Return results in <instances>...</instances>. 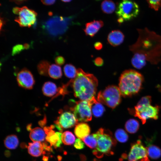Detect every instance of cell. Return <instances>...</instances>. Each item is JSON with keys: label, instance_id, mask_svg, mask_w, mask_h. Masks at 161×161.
I'll list each match as a JSON object with an SVG mask.
<instances>
[{"label": "cell", "instance_id": "obj_1", "mask_svg": "<svg viewBox=\"0 0 161 161\" xmlns=\"http://www.w3.org/2000/svg\"><path fill=\"white\" fill-rule=\"evenodd\" d=\"M137 30V40L129 47L133 54L131 60L132 66L140 69L147 62L157 64L161 60V36L147 28Z\"/></svg>", "mask_w": 161, "mask_h": 161}, {"label": "cell", "instance_id": "obj_2", "mask_svg": "<svg viewBox=\"0 0 161 161\" xmlns=\"http://www.w3.org/2000/svg\"><path fill=\"white\" fill-rule=\"evenodd\" d=\"M74 95L82 100L89 101L95 97L98 86V80L93 74L86 73L82 69L77 70L76 77L70 81Z\"/></svg>", "mask_w": 161, "mask_h": 161}, {"label": "cell", "instance_id": "obj_3", "mask_svg": "<svg viewBox=\"0 0 161 161\" xmlns=\"http://www.w3.org/2000/svg\"><path fill=\"white\" fill-rule=\"evenodd\" d=\"M144 80L138 72L129 69L124 71L119 78V88L124 97H131L138 94L142 89Z\"/></svg>", "mask_w": 161, "mask_h": 161}, {"label": "cell", "instance_id": "obj_4", "mask_svg": "<svg viewBox=\"0 0 161 161\" xmlns=\"http://www.w3.org/2000/svg\"><path fill=\"white\" fill-rule=\"evenodd\" d=\"M93 134L97 140V146L92 151L94 155L101 158L104 154L110 156L114 154L113 150L117 143L111 132L101 128Z\"/></svg>", "mask_w": 161, "mask_h": 161}, {"label": "cell", "instance_id": "obj_5", "mask_svg": "<svg viewBox=\"0 0 161 161\" xmlns=\"http://www.w3.org/2000/svg\"><path fill=\"white\" fill-rule=\"evenodd\" d=\"M74 16L64 17L54 16L45 21L43 27L50 35L57 36L64 34L73 22Z\"/></svg>", "mask_w": 161, "mask_h": 161}, {"label": "cell", "instance_id": "obj_6", "mask_svg": "<svg viewBox=\"0 0 161 161\" xmlns=\"http://www.w3.org/2000/svg\"><path fill=\"white\" fill-rule=\"evenodd\" d=\"M139 12V7L131 0H123L120 2L116 10L117 21L121 24L136 17Z\"/></svg>", "mask_w": 161, "mask_h": 161}, {"label": "cell", "instance_id": "obj_7", "mask_svg": "<svg viewBox=\"0 0 161 161\" xmlns=\"http://www.w3.org/2000/svg\"><path fill=\"white\" fill-rule=\"evenodd\" d=\"M122 95L119 87L110 85L100 91L97 96V100L113 109L121 102Z\"/></svg>", "mask_w": 161, "mask_h": 161}, {"label": "cell", "instance_id": "obj_8", "mask_svg": "<svg viewBox=\"0 0 161 161\" xmlns=\"http://www.w3.org/2000/svg\"><path fill=\"white\" fill-rule=\"evenodd\" d=\"M160 109L157 105H136L134 108L129 109V111L130 113L138 117L143 124H144L148 119L157 120L159 117Z\"/></svg>", "mask_w": 161, "mask_h": 161}, {"label": "cell", "instance_id": "obj_9", "mask_svg": "<svg viewBox=\"0 0 161 161\" xmlns=\"http://www.w3.org/2000/svg\"><path fill=\"white\" fill-rule=\"evenodd\" d=\"M13 12L17 16L15 19V21L21 27H30L36 22L37 13L26 6L15 7L13 9Z\"/></svg>", "mask_w": 161, "mask_h": 161}, {"label": "cell", "instance_id": "obj_10", "mask_svg": "<svg viewBox=\"0 0 161 161\" xmlns=\"http://www.w3.org/2000/svg\"><path fill=\"white\" fill-rule=\"evenodd\" d=\"M78 121L88 122L92 119V113L88 101H76L75 106L72 109Z\"/></svg>", "mask_w": 161, "mask_h": 161}, {"label": "cell", "instance_id": "obj_11", "mask_svg": "<svg viewBox=\"0 0 161 161\" xmlns=\"http://www.w3.org/2000/svg\"><path fill=\"white\" fill-rule=\"evenodd\" d=\"M128 159L129 161H150L147 149L141 140H138L131 145Z\"/></svg>", "mask_w": 161, "mask_h": 161}, {"label": "cell", "instance_id": "obj_12", "mask_svg": "<svg viewBox=\"0 0 161 161\" xmlns=\"http://www.w3.org/2000/svg\"><path fill=\"white\" fill-rule=\"evenodd\" d=\"M78 120L74 114L70 112L61 113L55 121V126L59 131L62 132L63 129L72 128L78 124Z\"/></svg>", "mask_w": 161, "mask_h": 161}, {"label": "cell", "instance_id": "obj_13", "mask_svg": "<svg viewBox=\"0 0 161 161\" xmlns=\"http://www.w3.org/2000/svg\"><path fill=\"white\" fill-rule=\"evenodd\" d=\"M17 80L18 86L27 89H31L35 84V80L31 72L23 68L18 73Z\"/></svg>", "mask_w": 161, "mask_h": 161}, {"label": "cell", "instance_id": "obj_14", "mask_svg": "<svg viewBox=\"0 0 161 161\" xmlns=\"http://www.w3.org/2000/svg\"><path fill=\"white\" fill-rule=\"evenodd\" d=\"M55 127L53 125L49 126L45 133L47 134L45 140L50 143L51 146H53L54 148H56L60 147L63 143L61 139L62 133L60 131L55 132L53 130Z\"/></svg>", "mask_w": 161, "mask_h": 161}, {"label": "cell", "instance_id": "obj_15", "mask_svg": "<svg viewBox=\"0 0 161 161\" xmlns=\"http://www.w3.org/2000/svg\"><path fill=\"white\" fill-rule=\"evenodd\" d=\"M103 22L102 21L94 20L86 23L83 30L86 35L93 37L103 27Z\"/></svg>", "mask_w": 161, "mask_h": 161}, {"label": "cell", "instance_id": "obj_16", "mask_svg": "<svg viewBox=\"0 0 161 161\" xmlns=\"http://www.w3.org/2000/svg\"><path fill=\"white\" fill-rule=\"evenodd\" d=\"M124 38V35L121 31L114 30L112 31L108 34L107 41L111 45L115 47L121 44Z\"/></svg>", "mask_w": 161, "mask_h": 161}, {"label": "cell", "instance_id": "obj_17", "mask_svg": "<svg viewBox=\"0 0 161 161\" xmlns=\"http://www.w3.org/2000/svg\"><path fill=\"white\" fill-rule=\"evenodd\" d=\"M88 101L93 115L97 117L101 116L105 111V108L102 103L97 100L95 97Z\"/></svg>", "mask_w": 161, "mask_h": 161}, {"label": "cell", "instance_id": "obj_18", "mask_svg": "<svg viewBox=\"0 0 161 161\" xmlns=\"http://www.w3.org/2000/svg\"><path fill=\"white\" fill-rule=\"evenodd\" d=\"M74 133L76 136L81 140L89 135L90 128L86 123H78L74 129Z\"/></svg>", "mask_w": 161, "mask_h": 161}, {"label": "cell", "instance_id": "obj_19", "mask_svg": "<svg viewBox=\"0 0 161 161\" xmlns=\"http://www.w3.org/2000/svg\"><path fill=\"white\" fill-rule=\"evenodd\" d=\"M30 131V138L33 142H42L45 139L46 134L44 130L41 128H32Z\"/></svg>", "mask_w": 161, "mask_h": 161}, {"label": "cell", "instance_id": "obj_20", "mask_svg": "<svg viewBox=\"0 0 161 161\" xmlns=\"http://www.w3.org/2000/svg\"><path fill=\"white\" fill-rule=\"evenodd\" d=\"M28 146V151L31 156L38 157L41 156L42 153L44 148L43 144L39 142L29 143Z\"/></svg>", "mask_w": 161, "mask_h": 161}, {"label": "cell", "instance_id": "obj_21", "mask_svg": "<svg viewBox=\"0 0 161 161\" xmlns=\"http://www.w3.org/2000/svg\"><path fill=\"white\" fill-rule=\"evenodd\" d=\"M58 89L56 84L51 81L45 82L43 86L42 91L43 94L47 97H52L58 92Z\"/></svg>", "mask_w": 161, "mask_h": 161}, {"label": "cell", "instance_id": "obj_22", "mask_svg": "<svg viewBox=\"0 0 161 161\" xmlns=\"http://www.w3.org/2000/svg\"><path fill=\"white\" fill-rule=\"evenodd\" d=\"M5 146L10 149L16 148L19 144L18 139L15 135L11 134L7 136L4 140Z\"/></svg>", "mask_w": 161, "mask_h": 161}, {"label": "cell", "instance_id": "obj_23", "mask_svg": "<svg viewBox=\"0 0 161 161\" xmlns=\"http://www.w3.org/2000/svg\"><path fill=\"white\" fill-rule=\"evenodd\" d=\"M125 127L126 131L130 134H134L138 131L140 124L138 121L134 119H131L126 122Z\"/></svg>", "mask_w": 161, "mask_h": 161}, {"label": "cell", "instance_id": "obj_24", "mask_svg": "<svg viewBox=\"0 0 161 161\" xmlns=\"http://www.w3.org/2000/svg\"><path fill=\"white\" fill-rule=\"evenodd\" d=\"M146 149L148 156L151 159L156 160L161 156V149L158 146L154 145L147 146Z\"/></svg>", "mask_w": 161, "mask_h": 161}, {"label": "cell", "instance_id": "obj_25", "mask_svg": "<svg viewBox=\"0 0 161 161\" xmlns=\"http://www.w3.org/2000/svg\"><path fill=\"white\" fill-rule=\"evenodd\" d=\"M48 75L51 78L54 79H58L61 78L62 76L61 67L56 64H52L49 67Z\"/></svg>", "mask_w": 161, "mask_h": 161}, {"label": "cell", "instance_id": "obj_26", "mask_svg": "<svg viewBox=\"0 0 161 161\" xmlns=\"http://www.w3.org/2000/svg\"><path fill=\"white\" fill-rule=\"evenodd\" d=\"M101 7L103 12L106 14L113 13L116 7L114 3L111 0H104L102 2Z\"/></svg>", "mask_w": 161, "mask_h": 161}, {"label": "cell", "instance_id": "obj_27", "mask_svg": "<svg viewBox=\"0 0 161 161\" xmlns=\"http://www.w3.org/2000/svg\"><path fill=\"white\" fill-rule=\"evenodd\" d=\"M61 139L64 144L69 145L73 144L76 140L74 135L69 131H66L62 134Z\"/></svg>", "mask_w": 161, "mask_h": 161}, {"label": "cell", "instance_id": "obj_28", "mask_svg": "<svg viewBox=\"0 0 161 161\" xmlns=\"http://www.w3.org/2000/svg\"><path fill=\"white\" fill-rule=\"evenodd\" d=\"M64 71L65 75L69 78H75L77 75V70L75 67L71 64L65 65L64 67Z\"/></svg>", "mask_w": 161, "mask_h": 161}, {"label": "cell", "instance_id": "obj_29", "mask_svg": "<svg viewBox=\"0 0 161 161\" xmlns=\"http://www.w3.org/2000/svg\"><path fill=\"white\" fill-rule=\"evenodd\" d=\"M50 64L49 62L46 60L40 61L37 65V69L39 73L42 75H48Z\"/></svg>", "mask_w": 161, "mask_h": 161}, {"label": "cell", "instance_id": "obj_30", "mask_svg": "<svg viewBox=\"0 0 161 161\" xmlns=\"http://www.w3.org/2000/svg\"><path fill=\"white\" fill-rule=\"evenodd\" d=\"M114 136L116 139L119 142L125 143L129 139V136L127 132L123 129H119L115 131Z\"/></svg>", "mask_w": 161, "mask_h": 161}, {"label": "cell", "instance_id": "obj_31", "mask_svg": "<svg viewBox=\"0 0 161 161\" xmlns=\"http://www.w3.org/2000/svg\"><path fill=\"white\" fill-rule=\"evenodd\" d=\"M82 140L90 148L94 149L96 148L97 145V140L93 134L88 135Z\"/></svg>", "mask_w": 161, "mask_h": 161}, {"label": "cell", "instance_id": "obj_32", "mask_svg": "<svg viewBox=\"0 0 161 161\" xmlns=\"http://www.w3.org/2000/svg\"><path fill=\"white\" fill-rule=\"evenodd\" d=\"M150 7L156 11L161 7V0H147Z\"/></svg>", "mask_w": 161, "mask_h": 161}, {"label": "cell", "instance_id": "obj_33", "mask_svg": "<svg viewBox=\"0 0 161 161\" xmlns=\"http://www.w3.org/2000/svg\"><path fill=\"white\" fill-rule=\"evenodd\" d=\"M151 97L149 96H146L141 98L138 102L137 105H143L151 104Z\"/></svg>", "mask_w": 161, "mask_h": 161}, {"label": "cell", "instance_id": "obj_34", "mask_svg": "<svg viewBox=\"0 0 161 161\" xmlns=\"http://www.w3.org/2000/svg\"><path fill=\"white\" fill-rule=\"evenodd\" d=\"M24 49H26L24 44V45L21 44H17L13 48L12 55H14L18 54Z\"/></svg>", "mask_w": 161, "mask_h": 161}, {"label": "cell", "instance_id": "obj_35", "mask_svg": "<svg viewBox=\"0 0 161 161\" xmlns=\"http://www.w3.org/2000/svg\"><path fill=\"white\" fill-rule=\"evenodd\" d=\"M74 147L76 149L81 150L85 147L84 143L81 139L77 138L76 139L74 144Z\"/></svg>", "mask_w": 161, "mask_h": 161}, {"label": "cell", "instance_id": "obj_36", "mask_svg": "<svg viewBox=\"0 0 161 161\" xmlns=\"http://www.w3.org/2000/svg\"><path fill=\"white\" fill-rule=\"evenodd\" d=\"M55 62L57 65L61 66L64 64L65 59L62 56H58L55 58Z\"/></svg>", "mask_w": 161, "mask_h": 161}, {"label": "cell", "instance_id": "obj_37", "mask_svg": "<svg viewBox=\"0 0 161 161\" xmlns=\"http://www.w3.org/2000/svg\"><path fill=\"white\" fill-rule=\"evenodd\" d=\"M93 62L95 66H102L104 64V61L103 59L100 57L96 58L93 61Z\"/></svg>", "mask_w": 161, "mask_h": 161}, {"label": "cell", "instance_id": "obj_38", "mask_svg": "<svg viewBox=\"0 0 161 161\" xmlns=\"http://www.w3.org/2000/svg\"><path fill=\"white\" fill-rule=\"evenodd\" d=\"M42 3L44 4L49 5L53 4L55 0H41Z\"/></svg>", "mask_w": 161, "mask_h": 161}, {"label": "cell", "instance_id": "obj_39", "mask_svg": "<svg viewBox=\"0 0 161 161\" xmlns=\"http://www.w3.org/2000/svg\"><path fill=\"white\" fill-rule=\"evenodd\" d=\"M94 47L96 49L100 50L102 48L103 44L100 42H97L94 44Z\"/></svg>", "mask_w": 161, "mask_h": 161}, {"label": "cell", "instance_id": "obj_40", "mask_svg": "<svg viewBox=\"0 0 161 161\" xmlns=\"http://www.w3.org/2000/svg\"><path fill=\"white\" fill-rule=\"evenodd\" d=\"M47 122V119L46 116H44V118L42 120L39 121L38 124L42 127H44V126L46 124Z\"/></svg>", "mask_w": 161, "mask_h": 161}, {"label": "cell", "instance_id": "obj_41", "mask_svg": "<svg viewBox=\"0 0 161 161\" xmlns=\"http://www.w3.org/2000/svg\"><path fill=\"white\" fill-rule=\"evenodd\" d=\"M15 1L17 3H21L24 1L26 0H13Z\"/></svg>", "mask_w": 161, "mask_h": 161}, {"label": "cell", "instance_id": "obj_42", "mask_svg": "<svg viewBox=\"0 0 161 161\" xmlns=\"http://www.w3.org/2000/svg\"><path fill=\"white\" fill-rule=\"evenodd\" d=\"M122 157L123 159H126L127 156L126 154H123L122 155Z\"/></svg>", "mask_w": 161, "mask_h": 161}, {"label": "cell", "instance_id": "obj_43", "mask_svg": "<svg viewBox=\"0 0 161 161\" xmlns=\"http://www.w3.org/2000/svg\"><path fill=\"white\" fill-rule=\"evenodd\" d=\"M43 159L44 161H47L48 160V157H44Z\"/></svg>", "mask_w": 161, "mask_h": 161}, {"label": "cell", "instance_id": "obj_44", "mask_svg": "<svg viewBox=\"0 0 161 161\" xmlns=\"http://www.w3.org/2000/svg\"><path fill=\"white\" fill-rule=\"evenodd\" d=\"M64 2H69L72 1V0H61Z\"/></svg>", "mask_w": 161, "mask_h": 161}]
</instances>
